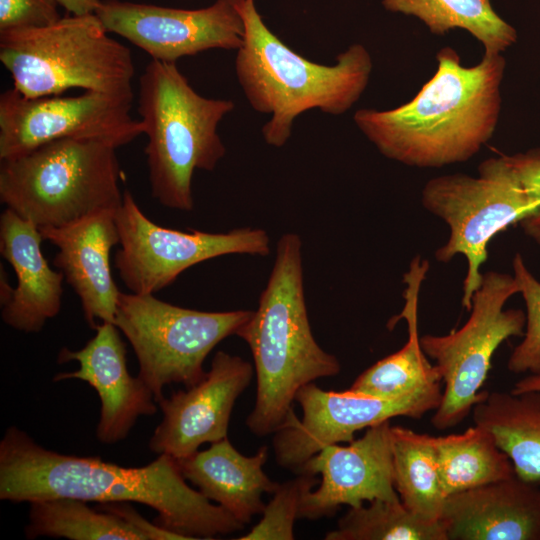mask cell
I'll use <instances>...</instances> for the list:
<instances>
[{"label": "cell", "instance_id": "cell-1", "mask_svg": "<svg viewBox=\"0 0 540 540\" xmlns=\"http://www.w3.org/2000/svg\"><path fill=\"white\" fill-rule=\"evenodd\" d=\"M62 497L149 506L158 514L157 525L186 540L213 539L245 525L191 488L169 455L160 454L141 467H124L49 450L10 426L0 441V499L30 503Z\"/></svg>", "mask_w": 540, "mask_h": 540}, {"label": "cell", "instance_id": "cell-2", "mask_svg": "<svg viewBox=\"0 0 540 540\" xmlns=\"http://www.w3.org/2000/svg\"><path fill=\"white\" fill-rule=\"evenodd\" d=\"M435 74L409 102L390 109H359L354 122L381 154L404 165L439 168L477 154L493 136L501 110L506 61L486 56L461 64L444 47Z\"/></svg>", "mask_w": 540, "mask_h": 540}, {"label": "cell", "instance_id": "cell-3", "mask_svg": "<svg viewBox=\"0 0 540 540\" xmlns=\"http://www.w3.org/2000/svg\"><path fill=\"white\" fill-rule=\"evenodd\" d=\"M236 335L248 344L254 360L257 393L246 425L256 436L284 426L302 386L340 372L338 359L318 345L311 331L297 234L279 239L258 307Z\"/></svg>", "mask_w": 540, "mask_h": 540}, {"label": "cell", "instance_id": "cell-4", "mask_svg": "<svg viewBox=\"0 0 540 540\" xmlns=\"http://www.w3.org/2000/svg\"><path fill=\"white\" fill-rule=\"evenodd\" d=\"M244 39L237 50L235 72L250 106L270 114L262 127L265 142L282 147L295 119L319 109L330 115L348 111L365 91L373 68L368 50L359 43L323 65L296 53L264 23L254 0H241Z\"/></svg>", "mask_w": 540, "mask_h": 540}, {"label": "cell", "instance_id": "cell-5", "mask_svg": "<svg viewBox=\"0 0 540 540\" xmlns=\"http://www.w3.org/2000/svg\"><path fill=\"white\" fill-rule=\"evenodd\" d=\"M234 109L197 93L174 62L151 60L139 79L138 113L151 193L167 208H193L192 176L212 171L226 152L217 128Z\"/></svg>", "mask_w": 540, "mask_h": 540}, {"label": "cell", "instance_id": "cell-6", "mask_svg": "<svg viewBox=\"0 0 540 540\" xmlns=\"http://www.w3.org/2000/svg\"><path fill=\"white\" fill-rule=\"evenodd\" d=\"M0 61L25 97L73 88L134 94L130 49L109 36L95 13L69 14L33 28L0 31Z\"/></svg>", "mask_w": 540, "mask_h": 540}, {"label": "cell", "instance_id": "cell-7", "mask_svg": "<svg viewBox=\"0 0 540 540\" xmlns=\"http://www.w3.org/2000/svg\"><path fill=\"white\" fill-rule=\"evenodd\" d=\"M114 146L62 139L1 160L0 200L37 227H61L122 204Z\"/></svg>", "mask_w": 540, "mask_h": 540}, {"label": "cell", "instance_id": "cell-8", "mask_svg": "<svg viewBox=\"0 0 540 540\" xmlns=\"http://www.w3.org/2000/svg\"><path fill=\"white\" fill-rule=\"evenodd\" d=\"M478 172V177L455 173L432 178L421 192L423 207L450 230L447 242L435 251L436 260L448 263L458 254L466 258L461 303L467 311L482 284L490 241L539 206L501 155L484 160Z\"/></svg>", "mask_w": 540, "mask_h": 540}, {"label": "cell", "instance_id": "cell-9", "mask_svg": "<svg viewBox=\"0 0 540 540\" xmlns=\"http://www.w3.org/2000/svg\"><path fill=\"white\" fill-rule=\"evenodd\" d=\"M251 310L206 312L179 307L154 294L120 293L114 325L136 355L138 377L158 403L164 387L186 388L202 380L203 362L223 339L236 335Z\"/></svg>", "mask_w": 540, "mask_h": 540}, {"label": "cell", "instance_id": "cell-10", "mask_svg": "<svg viewBox=\"0 0 540 540\" xmlns=\"http://www.w3.org/2000/svg\"><path fill=\"white\" fill-rule=\"evenodd\" d=\"M519 294L514 276L488 271L475 291L470 316L465 324L446 335L420 336L423 351L434 360L444 389L431 424L446 430L460 424L480 402L492 357L510 337H522L526 314L521 309H505L506 302Z\"/></svg>", "mask_w": 540, "mask_h": 540}, {"label": "cell", "instance_id": "cell-11", "mask_svg": "<svg viewBox=\"0 0 540 540\" xmlns=\"http://www.w3.org/2000/svg\"><path fill=\"white\" fill-rule=\"evenodd\" d=\"M115 220L120 239L115 266L123 283L136 294H154L186 269L215 257L266 256L270 252V238L263 229L247 227L209 233L159 226L146 217L127 190Z\"/></svg>", "mask_w": 540, "mask_h": 540}, {"label": "cell", "instance_id": "cell-12", "mask_svg": "<svg viewBox=\"0 0 540 540\" xmlns=\"http://www.w3.org/2000/svg\"><path fill=\"white\" fill-rule=\"evenodd\" d=\"M133 99L134 94L95 91L29 98L8 89L0 95V160L62 139L126 145L144 134L130 112Z\"/></svg>", "mask_w": 540, "mask_h": 540}, {"label": "cell", "instance_id": "cell-13", "mask_svg": "<svg viewBox=\"0 0 540 540\" xmlns=\"http://www.w3.org/2000/svg\"><path fill=\"white\" fill-rule=\"evenodd\" d=\"M441 383L396 398H381L357 393L326 391L313 382L302 386L295 411L284 426L274 433L273 450L279 466L295 474L323 448L351 442L357 431L394 417L421 418L436 410L442 397Z\"/></svg>", "mask_w": 540, "mask_h": 540}, {"label": "cell", "instance_id": "cell-14", "mask_svg": "<svg viewBox=\"0 0 540 540\" xmlns=\"http://www.w3.org/2000/svg\"><path fill=\"white\" fill-rule=\"evenodd\" d=\"M241 0H216L181 9L124 0H101L95 14L109 33L145 51L152 60L174 62L210 49L238 50L244 39Z\"/></svg>", "mask_w": 540, "mask_h": 540}, {"label": "cell", "instance_id": "cell-15", "mask_svg": "<svg viewBox=\"0 0 540 540\" xmlns=\"http://www.w3.org/2000/svg\"><path fill=\"white\" fill-rule=\"evenodd\" d=\"M252 376L250 362L216 352L201 381L158 402L163 417L149 440V449L181 459L204 443L227 438L234 404Z\"/></svg>", "mask_w": 540, "mask_h": 540}, {"label": "cell", "instance_id": "cell-16", "mask_svg": "<svg viewBox=\"0 0 540 540\" xmlns=\"http://www.w3.org/2000/svg\"><path fill=\"white\" fill-rule=\"evenodd\" d=\"M391 427L384 421L347 446L332 444L311 457L296 474H320L321 481L317 490L303 496L299 519L329 517L341 505L400 499L394 487Z\"/></svg>", "mask_w": 540, "mask_h": 540}, {"label": "cell", "instance_id": "cell-17", "mask_svg": "<svg viewBox=\"0 0 540 540\" xmlns=\"http://www.w3.org/2000/svg\"><path fill=\"white\" fill-rule=\"evenodd\" d=\"M95 330V336L83 348L59 352V363L77 361L79 369L58 373L53 381L79 379L95 389L101 404L97 439L114 444L127 437L140 416L157 412L156 400L145 382L129 373L126 347L114 323L101 322Z\"/></svg>", "mask_w": 540, "mask_h": 540}, {"label": "cell", "instance_id": "cell-18", "mask_svg": "<svg viewBox=\"0 0 540 540\" xmlns=\"http://www.w3.org/2000/svg\"><path fill=\"white\" fill-rule=\"evenodd\" d=\"M117 210H101L61 227L39 228L57 249L53 264L80 299L85 320L93 329L113 323L121 291L110 266L111 249L119 244Z\"/></svg>", "mask_w": 540, "mask_h": 540}, {"label": "cell", "instance_id": "cell-19", "mask_svg": "<svg viewBox=\"0 0 540 540\" xmlns=\"http://www.w3.org/2000/svg\"><path fill=\"white\" fill-rule=\"evenodd\" d=\"M447 540H540V487L516 474L446 497Z\"/></svg>", "mask_w": 540, "mask_h": 540}, {"label": "cell", "instance_id": "cell-20", "mask_svg": "<svg viewBox=\"0 0 540 540\" xmlns=\"http://www.w3.org/2000/svg\"><path fill=\"white\" fill-rule=\"evenodd\" d=\"M39 227L6 208L0 217V252L14 269L17 285L2 305L8 326L26 333L42 330L61 309L64 275L45 259Z\"/></svg>", "mask_w": 540, "mask_h": 540}, {"label": "cell", "instance_id": "cell-21", "mask_svg": "<svg viewBox=\"0 0 540 540\" xmlns=\"http://www.w3.org/2000/svg\"><path fill=\"white\" fill-rule=\"evenodd\" d=\"M268 447L245 456L231 444L228 437L211 443L206 450L176 459L184 478L205 497L227 509L243 524L262 514L264 493H274L279 483L264 472Z\"/></svg>", "mask_w": 540, "mask_h": 540}, {"label": "cell", "instance_id": "cell-22", "mask_svg": "<svg viewBox=\"0 0 540 540\" xmlns=\"http://www.w3.org/2000/svg\"><path fill=\"white\" fill-rule=\"evenodd\" d=\"M429 262L415 256L403 275L404 307L391 318L388 328L404 319L408 326V339L401 349L377 361L363 371L349 390L381 398H396L442 382L435 364H431L421 347L418 331V302Z\"/></svg>", "mask_w": 540, "mask_h": 540}, {"label": "cell", "instance_id": "cell-23", "mask_svg": "<svg viewBox=\"0 0 540 540\" xmlns=\"http://www.w3.org/2000/svg\"><path fill=\"white\" fill-rule=\"evenodd\" d=\"M475 425L489 431L515 474L540 483V390L486 392L472 409Z\"/></svg>", "mask_w": 540, "mask_h": 540}, {"label": "cell", "instance_id": "cell-24", "mask_svg": "<svg viewBox=\"0 0 540 540\" xmlns=\"http://www.w3.org/2000/svg\"><path fill=\"white\" fill-rule=\"evenodd\" d=\"M391 444L394 487L401 502L426 521H440L446 498L434 436L392 426Z\"/></svg>", "mask_w": 540, "mask_h": 540}, {"label": "cell", "instance_id": "cell-25", "mask_svg": "<svg viewBox=\"0 0 540 540\" xmlns=\"http://www.w3.org/2000/svg\"><path fill=\"white\" fill-rule=\"evenodd\" d=\"M434 441L445 498L515 475L511 460L493 435L478 425L459 434L434 437Z\"/></svg>", "mask_w": 540, "mask_h": 540}, {"label": "cell", "instance_id": "cell-26", "mask_svg": "<svg viewBox=\"0 0 540 540\" xmlns=\"http://www.w3.org/2000/svg\"><path fill=\"white\" fill-rule=\"evenodd\" d=\"M394 13L419 18L436 35L460 28L484 46V55L504 52L517 40L516 30L492 8L490 0H383Z\"/></svg>", "mask_w": 540, "mask_h": 540}, {"label": "cell", "instance_id": "cell-27", "mask_svg": "<svg viewBox=\"0 0 540 540\" xmlns=\"http://www.w3.org/2000/svg\"><path fill=\"white\" fill-rule=\"evenodd\" d=\"M25 535L69 540H147L148 537L123 516L87 501L62 497L30 502Z\"/></svg>", "mask_w": 540, "mask_h": 540}, {"label": "cell", "instance_id": "cell-28", "mask_svg": "<svg viewBox=\"0 0 540 540\" xmlns=\"http://www.w3.org/2000/svg\"><path fill=\"white\" fill-rule=\"evenodd\" d=\"M350 507L326 540H447L441 521L430 522L412 513L400 499H375Z\"/></svg>", "mask_w": 540, "mask_h": 540}, {"label": "cell", "instance_id": "cell-29", "mask_svg": "<svg viewBox=\"0 0 540 540\" xmlns=\"http://www.w3.org/2000/svg\"><path fill=\"white\" fill-rule=\"evenodd\" d=\"M320 481L316 475L298 473L294 479L279 483L273 498L265 505L261 520L239 540H292L294 523L299 519L303 496Z\"/></svg>", "mask_w": 540, "mask_h": 540}, {"label": "cell", "instance_id": "cell-30", "mask_svg": "<svg viewBox=\"0 0 540 540\" xmlns=\"http://www.w3.org/2000/svg\"><path fill=\"white\" fill-rule=\"evenodd\" d=\"M514 277L526 307L522 341L513 349L507 362L516 374L540 373V281L530 272L520 253L512 260Z\"/></svg>", "mask_w": 540, "mask_h": 540}, {"label": "cell", "instance_id": "cell-31", "mask_svg": "<svg viewBox=\"0 0 540 540\" xmlns=\"http://www.w3.org/2000/svg\"><path fill=\"white\" fill-rule=\"evenodd\" d=\"M57 0H0V31L42 27L61 18Z\"/></svg>", "mask_w": 540, "mask_h": 540}, {"label": "cell", "instance_id": "cell-32", "mask_svg": "<svg viewBox=\"0 0 540 540\" xmlns=\"http://www.w3.org/2000/svg\"><path fill=\"white\" fill-rule=\"evenodd\" d=\"M501 156L526 190L539 202V206L519 224L524 233L540 245V148Z\"/></svg>", "mask_w": 540, "mask_h": 540}, {"label": "cell", "instance_id": "cell-33", "mask_svg": "<svg viewBox=\"0 0 540 540\" xmlns=\"http://www.w3.org/2000/svg\"><path fill=\"white\" fill-rule=\"evenodd\" d=\"M57 2L69 14L83 15L95 13L101 0H57Z\"/></svg>", "mask_w": 540, "mask_h": 540}, {"label": "cell", "instance_id": "cell-34", "mask_svg": "<svg viewBox=\"0 0 540 540\" xmlns=\"http://www.w3.org/2000/svg\"><path fill=\"white\" fill-rule=\"evenodd\" d=\"M529 390H540V373L527 374L515 382L511 391L513 393H522Z\"/></svg>", "mask_w": 540, "mask_h": 540}, {"label": "cell", "instance_id": "cell-35", "mask_svg": "<svg viewBox=\"0 0 540 540\" xmlns=\"http://www.w3.org/2000/svg\"><path fill=\"white\" fill-rule=\"evenodd\" d=\"M13 289L8 281V275L6 271L1 267V279H0V302L1 306L4 305L11 297Z\"/></svg>", "mask_w": 540, "mask_h": 540}]
</instances>
